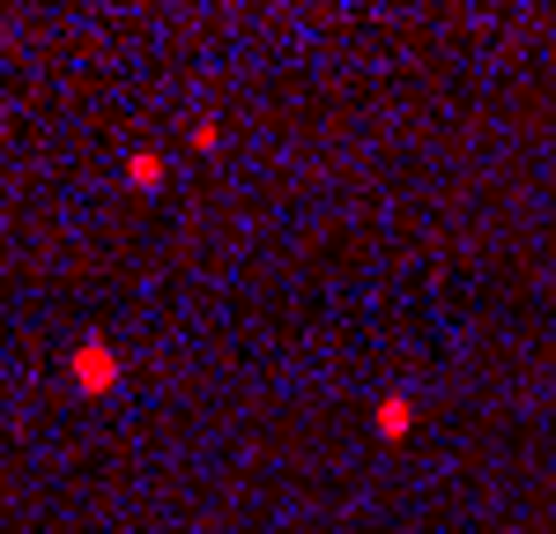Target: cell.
Wrapping results in <instances>:
<instances>
[{
    "label": "cell",
    "mask_w": 556,
    "mask_h": 534,
    "mask_svg": "<svg viewBox=\"0 0 556 534\" xmlns=\"http://www.w3.org/2000/svg\"><path fill=\"white\" fill-rule=\"evenodd\" d=\"M75 386H83V394H112V386H119V356L104 349V342H83V349H75Z\"/></svg>",
    "instance_id": "1"
},
{
    "label": "cell",
    "mask_w": 556,
    "mask_h": 534,
    "mask_svg": "<svg viewBox=\"0 0 556 534\" xmlns=\"http://www.w3.org/2000/svg\"><path fill=\"white\" fill-rule=\"evenodd\" d=\"M408 423H416V408L393 394V400H379V438H408Z\"/></svg>",
    "instance_id": "2"
}]
</instances>
